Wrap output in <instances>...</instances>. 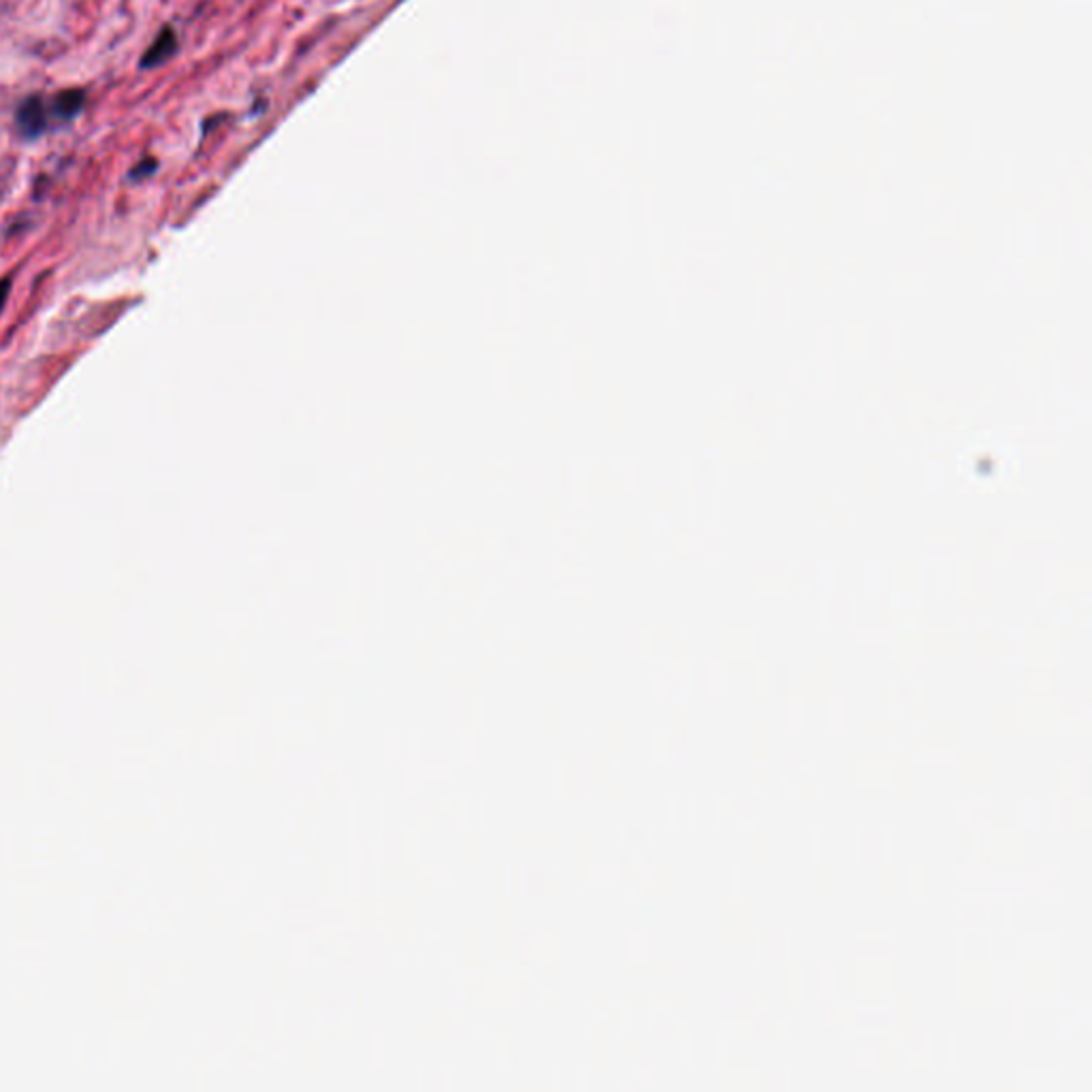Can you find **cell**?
Wrapping results in <instances>:
<instances>
[{
  "mask_svg": "<svg viewBox=\"0 0 1092 1092\" xmlns=\"http://www.w3.org/2000/svg\"><path fill=\"white\" fill-rule=\"evenodd\" d=\"M178 35H175V30L171 26H165L163 30L158 32V37L154 39V43H152L146 52H143L141 60H139V69L141 71H152V69H158L163 67L165 62H169L178 52Z\"/></svg>",
  "mask_w": 1092,
  "mask_h": 1092,
  "instance_id": "3957f363",
  "label": "cell"
},
{
  "mask_svg": "<svg viewBox=\"0 0 1092 1092\" xmlns=\"http://www.w3.org/2000/svg\"><path fill=\"white\" fill-rule=\"evenodd\" d=\"M156 169H158V160L148 156V158H143L139 165H135L131 169V171H128V180H131V182H143V180L152 178V175L156 173Z\"/></svg>",
  "mask_w": 1092,
  "mask_h": 1092,
  "instance_id": "277c9868",
  "label": "cell"
},
{
  "mask_svg": "<svg viewBox=\"0 0 1092 1092\" xmlns=\"http://www.w3.org/2000/svg\"><path fill=\"white\" fill-rule=\"evenodd\" d=\"M47 107H50L54 128L67 126L84 111L86 90H82V88H69V90H62L56 96H52L50 101H47Z\"/></svg>",
  "mask_w": 1092,
  "mask_h": 1092,
  "instance_id": "7a4b0ae2",
  "label": "cell"
},
{
  "mask_svg": "<svg viewBox=\"0 0 1092 1092\" xmlns=\"http://www.w3.org/2000/svg\"><path fill=\"white\" fill-rule=\"evenodd\" d=\"M9 293H11V280L3 278L0 280V314H3L7 299H9Z\"/></svg>",
  "mask_w": 1092,
  "mask_h": 1092,
  "instance_id": "5b68a950",
  "label": "cell"
},
{
  "mask_svg": "<svg viewBox=\"0 0 1092 1092\" xmlns=\"http://www.w3.org/2000/svg\"><path fill=\"white\" fill-rule=\"evenodd\" d=\"M15 128H18L22 139L26 141H35L47 131H52L54 124L45 96L30 94L18 103V107H15Z\"/></svg>",
  "mask_w": 1092,
  "mask_h": 1092,
  "instance_id": "6da1fadb",
  "label": "cell"
}]
</instances>
